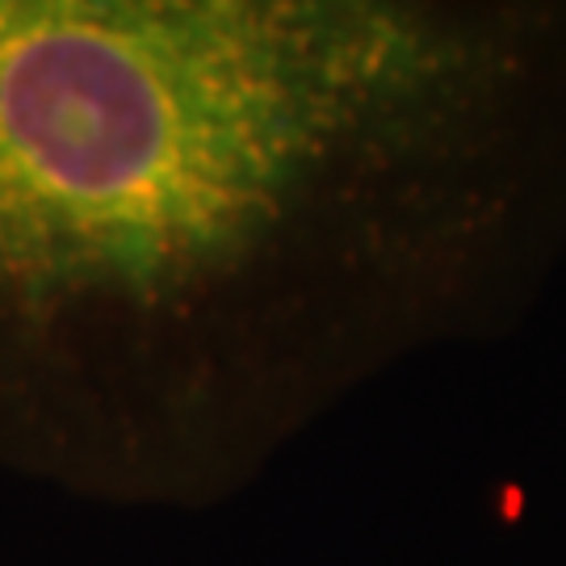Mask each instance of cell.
<instances>
[{"mask_svg":"<svg viewBox=\"0 0 566 566\" xmlns=\"http://www.w3.org/2000/svg\"><path fill=\"white\" fill-rule=\"evenodd\" d=\"M566 252V4L0 0V294H256L344 399Z\"/></svg>","mask_w":566,"mask_h":566,"instance_id":"cell-1","label":"cell"}]
</instances>
